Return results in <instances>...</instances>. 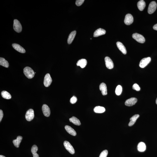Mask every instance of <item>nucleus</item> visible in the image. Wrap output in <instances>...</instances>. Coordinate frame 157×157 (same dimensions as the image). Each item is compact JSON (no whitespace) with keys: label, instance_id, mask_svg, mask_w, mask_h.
I'll list each match as a JSON object with an SVG mask.
<instances>
[{"label":"nucleus","instance_id":"obj_1","mask_svg":"<svg viewBox=\"0 0 157 157\" xmlns=\"http://www.w3.org/2000/svg\"><path fill=\"white\" fill-rule=\"evenodd\" d=\"M24 74L29 79H31L34 77L35 73L34 71L30 67H26L23 70Z\"/></svg>","mask_w":157,"mask_h":157},{"label":"nucleus","instance_id":"obj_2","mask_svg":"<svg viewBox=\"0 0 157 157\" xmlns=\"http://www.w3.org/2000/svg\"><path fill=\"white\" fill-rule=\"evenodd\" d=\"M13 27L14 30L17 33L21 32L22 27L21 24L20 22L16 19H15L13 21Z\"/></svg>","mask_w":157,"mask_h":157},{"label":"nucleus","instance_id":"obj_3","mask_svg":"<svg viewBox=\"0 0 157 157\" xmlns=\"http://www.w3.org/2000/svg\"><path fill=\"white\" fill-rule=\"evenodd\" d=\"M132 37L136 41L140 43H144L145 41V39L144 36L138 33H134L132 35Z\"/></svg>","mask_w":157,"mask_h":157},{"label":"nucleus","instance_id":"obj_4","mask_svg":"<svg viewBox=\"0 0 157 157\" xmlns=\"http://www.w3.org/2000/svg\"><path fill=\"white\" fill-rule=\"evenodd\" d=\"M34 111L32 109H30L26 112L25 117L26 120L30 121L34 119Z\"/></svg>","mask_w":157,"mask_h":157},{"label":"nucleus","instance_id":"obj_5","mask_svg":"<svg viewBox=\"0 0 157 157\" xmlns=\"http://www.w3.org/2000/svg\"><path fill=\"white\" fill-rule=\"evenodd\" d=\"M64 146L66 149L69 153L72 154H74L75 151L74 148L69 142L65 141L64 142Z\"/></svg>","mask_w":157,"mask_h":157},{"label":"nucleus","instance_id":"obj_6","mask_svg":"<svg viewBox=\"0 0 157 157\" xmlns=\"http://www.w3.org/2000/svg\"><path fill=\"white\" fill-rule=\"evenodd\" d=\"M157 5L156 2L153 1L150 3L148 8V12L150 14L154 13L156 10Z\"/></svg>","mask_w":157,"mask_h":157},{"label":"nucleus","instance_id":"obj_7","mask_svg":"<svg viewBox=\"0 0 157 157\" xmlns=\"http://www.w3.org/2000/svg\"><path fill=\"white\" fill-rule=\"evenodd\" d=\"M151 61V58L150 57L145 58L141 60L140 62L139 66L141 68H143L148 65Z\"/></svg>","mask_w":157,"mask_h":157},{"label":"nucleus","instance_id":"obj_8","mask_svg":"<svg viewBox=\"0 0 157 157\" xmlns=\"http://www.w3.org/2000/svg\"><path fill=\"white\" fill-rule=\"evenodd\" d=\"M52 82V78L50 75L48 73L45 75L44 80V84L46 87H48L50 86Z\"/></svg>","mask_w":157,"mask_h":157},{"label":"nucleus","instance_id":"obj_9","mask_svg":"<svg viewBox=\"0 0 157 157\" xmlns=\"http://www.w3.org/2000/svg\"><path fill=\"white\" fill-rule=\"evenodd\" d=\"M133 17L130 14H128L126 15L124 20V22L126 25H130L133 22Z\"/></svg>","mask_w":157,"mask_h":157},{"label":"nucleus","instance_id":"obj_10","mask_svg":"<svg viewBox=\"0 0 157 157\" xmlns=\"http://www.w3.org/2000/svg\"><path fill=\"white\" fill-rule=\"evenodd\" d=\"M105 64L106 67L108 69H113L114 67V65L112 60L109 57H106L105 58Z\"/></svg>","mask_w":157,"mask_h":157},{"label":"nucleus","instance_id":"obj_11","mask_svg":"<svg viewBox=\"0 0 157 157\" xmlns=\"http://www.w3.org/2000/svg\"><path fill=\"white\" fill-rule=\"evenodd\" d=\"M137 101V99L136 98H131L126 101L125 104V105L127 106H132L135 105Z\"/></svg>","mask_w":157,"mask_h":157},{"label":"nucleus","instance_id":"obj_12","mask_svg":"<svg viewBox=\"0 0 157 157\" xmlns=\"http://www.w3.org/2000/svg\"><path fill=\"white\" fill-rule=\"evenodd\" d=\"M42 110L44 115L45 116L48 117L50 114V111L49 107L46 104H43L42 107Z\"/></svg>","mask_w":157,"mask_h":157},{"label":"nucleus","instance_id":"obj_13","mask_svg":"<svg viewBox=\"0 0 157 157\" xmlns=\"http://www.w3.org/2000/svg\"><path fill=\"white\" fill-rule=\"evenodd\" d=\"M12 47L14 49L17 51L21 53H25V50L20 45L16 43H13L12 45Z\"/></svg>","mask_w":157,"mask_h":157},{"label":"nucleus","instance_id":"obj_14","mask_svg":"<svg viewBox=\"0 0 157 157\" xmlns=\"http://www.w3.org/2000/svg\"><path fill=\"white\" fill-rule=\"evenodd\" d=\"M116 45L119 49L124 55H126L127 54V52L126 49L123 43L120 42H118L116 43Z\"/></svg>","mask_w":157,"mask_h":157},{"label":"nucleus","instance_id":"obj_15","mask_svg":"<svg viewBox=\"0 0 157 157\" xmlns=\"http://www.w3.org/2000/svg\"><path fill=\"white\" fill-rule=\"evenodd\" d=\"M106 31L104 29L102 28H99L96 30L94 33V37H97L105 34Z\"/></svg>","mask_w":157,"mask_h":157},{"label":"nucleus","instance_id":"obj_16","mask_svg":"<svg viewBox=\"0 0 157 157\" xmlns=\"http://www.w3.org/2000/svg\"><path fill=\"white\" fill-rule=\"evenodd\" d=\"M99 89L101 91L102 95H107V87L105 83H102L99 85Z\"/></svg>","mask_w":157,"mask_h":157},{"label":"nucleus","instance_id":"obj_17","mask_svg":"<svg viewBox=\"0 0 157 157\" xmlns=\"http://www.w3.org/2000/svg\"><path fill=\"white\" fill-rule=\"evenodd\" d=\"M65 130L68 133L73 136L76 135V132L74 129L69 125H66L65 127Z\"/></svg>","mask_w":157,"mask_h":157},{"label":"nucleus","instance_id":"obj_18","mask_svg":"<svg viewBox=\"0 0 157 157\" xmlns=\"http://www.w3.org/2000/svg\"><path fill=\"white\" fill-rule=\"evenodd\" d=\"M76 31H73L70 34L67 40L68 43L69 44H71L72 43L73 40L74 39L75 36H76Z\"/></svg>","mask_w":157,"mask_h":157},{"label":"nucleus","instance_id":"obj_19","mask_svg":"<svg viewBox=\"0 0 157 157\" xmlns=\"http://www.w3.org/2000/svg\"><path fill=\"white\" fill-rule=\"evenodd\" d=\"M139 117V114H136L134 115L130 118V122L128 124L129 126H132L135 123L136 120Z\"/></svg>","mask_w":157,"mask_h":157},{"label":"nucleus","instance_id":"obj_20","mask_svg":"<svg viewBox=\"0 0 157 157\" xmlns=\"http://www.w3.org/2000/svg\"><path fill=\"white\" fill-rule=\"evenodd\" d=\"M138 151L140 152H144L146 151V146L145 144L143 142H140L137 146Z\"/></svg>","mask_w":157,"mask_h":157},{"label":"nucleus","instance_id":"obj_21","mask_svg":"<svg viewBox=\"0 0 157 157\" xmlns=\"http://www.w3.org/2000/svg\"><path fill=\"white\" fill-rule=\"evenodd\" d=\"M87 64V61L86 59H82L78 61L77 64V66H79L82 68H83L85 67Z\"/></svg>","mask_w":157,"mask_h":157},{"label":"nucleus","instance_id":"obj_22","mask_svg":"<svg viewBox=\"0 0 157 157\" xmlns=\"http://www.w3.org/2000/svg\"><path fill=\"white\" fill-rule=\"evenodd\" d=\"M22 139V137L21 136H18L17 137L16 139L13 141V144L15 147L17 148L19 147Z\"/></svg>","mask_w":157,"mask_h":157},{"label":"nucleus","instance_id":"obj_23","mask_svg":"<svg viewBox=\"0 0 157 157\" xmlns=\"http://www.w3.org/2000/svg\"><path fill=\"white\" fill-rule=\"evenodd\" d=\"M146 6V3L143 0L139 1L137 3L138 7L140 11H143L145 7Z\"/></svg>","mask_w":157,"mask_h":157},{"label":"nucleus","instance_id":"obj_24","mask_svg":"<svg viewBox=\"0 0 157 157\" xmlns=\"http://www.w3.org/2000/svg\"><path fill=\"white\" fill-rule=\"evenodd\" d=\"M70 122L73 123L74 125L78 126H79L81 125L80 120L78 118L74 116L70 118L69 119Z\"/></svg>","mask_w":157,"mask_h":157},{"label":"nucleus","instance_id":"obj_25","mask_svg":"<svg viewBox=\"0 0 157 157\" xmlns=\"http://www.w3.org/2000/svg\"><path fill=\"white\" fill-rule=\"evenodd\" d=\"M94 111L96 113H102L105 111V109L102 106H98L94 108Z\"/></svg>","mask_w":157,"mask_h":157},{"label":"nucleus","instance_id":"obj_26","mask_svg":"<svg viewBox=\"0 0 157 157\" xmlns=\"http://www.w3.org/2000/svg\"><path fill=\"white\" fill-rule=\"evenodd\" d=\"M0 65L7 68H8L9 66L8 61L2 57L0 58Z\"/></svg>","mask_w":157,"mask_h":157},{"label":"nucleus","instance_id":"obj_27","mask_svg":"<svg viewBox=\"0 0 157 157\" xmlns=\"http://www.w3.org/2000/svg\"><path fill=\"white\" fill-rule=\"evenodd\" d=\"M38 150L37 146L36 145H33L31 149V152L32 153L33 157H39V155L36 153Z\"/></svg>","mask_w":157,"mask_h":157},{"label":"nucleus","instance_id":"obj_28","mask_svg":"<svg viewBox=\"0 0 157 157\" xmlns=\"http://www.w3.org/2000/svg\"><path fill=\"white\" fill-rule=\"evenodd\" d=\"M1 94L2 97L5 99H10L11 98V95L6 91H3L1 92Z\"/></svg>","mask_w":157,"mask_h":157},{"label":"nucleus","instance_id":"obj_29","mask_svg":"<svg viewBox=\"0 0 157 157\" xmlns=\"http://www.w3.org/2000/svg\"><path fill=\"white\" fill-rule=\"evenodd\" d=\"M122 91V88L121 85H118L116 87L115 90V93L117 95H119L121 94Z\"/></svg>","mask_w":157,"mask_h":157},{"label":"nucleus","instance_id":"obj_30","mask_svg":"<svg viewBox=\"0 0 157 157\" xmlns=\"http://www.w3.org/2000/svg\"><path fill=\"white\" fill-rule=\"evenodd\" d=\"M108 151L107 150H105L102 152L99 157H107Z\"/></svg>","mask_w":157,"mask_h":157},{"label":"nucleus","instance_id":"obj_31","mask_svg":"<svg viewBox=\"0 0 157 157\" xmlns=\"http://www.w3.org/2000/svg\"><path fill=\"white\" fill-rule=\"evenodd\" d=\"M132 88L134 90L139 91L140 90V88L139 86V85L137 83H135L133 85Z\"/></svg>","mask_w":157,"mask_h":157},{"label":"nucleus","instance_id":"obj_32","mask_svg":"<svg viewBox=\"0 0 157 157\" xmlns=\"http://www.w3.org/2000/svg\"><path fill=\"white\" fill-rule=\"evenodd\" d=\"M77 98L76 97L74 96L71 99L70 102L71 103L74 104L76 103L77 101Z\"/></svg>","mask_w":157,"mask_h":157},{"label":"nucleus","instance_id":"obj_33","mask_svg":"<svg viewBox=\"0 0 157 157\" xmlns=\"http://www.w3.org/2000/svg\"><path fill=\"white\" fill-rule=\"evenodd\" d=\"M84 1V0H77L76 1V4L78 6H81Z\"/></svg>","mask_w":157,"mask_h":157},{"label":"nucleus","instance_id":"obj_34","mask_svg":"<svg viewBox=\"0 0 157 157\" xmlns=\"http://www.w3.org/2000/svg\"><path fill=\"white\" fill-rule=\"evenodd\" d=\"M3 116V113L1 110H0V122H1Z\"/></svg>","mask_w":157,"mask_h":157},{"label":"nucleus","instance_id":"obj_35","mask_svg":"<svg viewBox=\"0 0 157 157\" xmlns=\"http://www.w3.org/2000/svg\"><path fill=\"white\" fill-rule=\"evenodd\" d=\"M153 28L154 29L157 31V24H155V25L153 26Z\"/></svg>","mask_w":157,"mask_h":157},{"label":"nucleus","instance_id":"obj_36","mask_svg":"<svg viewBox=\"0 0 157 157\" xmlns=\"http://www.w3.org/2000/svg\"><path fill=\"white\" fill-rule=\"evenodd\" d=\"M0 157H5L4 156H3V155H0Z\"/></svg>","mask_w":157,"mask_h":157},{"label":"nucleus","instance_id":"obj_37","mask_svg":"<svg viewBox=\"0 0 157 157\" xmlns=\"http://www.w3.org/2000/svg\"><path fill=\"white\" fill-rule=\"evenodd\" d=\"M156 104H157V98L156 99Z\"/></svg>","mask_w":157,"mask_h":157}]
</instances>
